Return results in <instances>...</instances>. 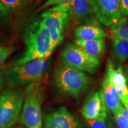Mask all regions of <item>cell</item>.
I'll return each instance as SVG.
<instances>
[{
	"mask_svg": "<svg viewBox=\"0 0 128 128\" xmlns=\"http://www.w3.org/2000/svg\"><path fill=\"white\" fill-rule=\"evenodd\" d=\"M24 41L26 50L23 56L13 65H22L32 60L50 58L55 49L49 30L42 22L40 17L33 21L26 30Z\"/></svg>",
	"mask_w": 128,
	"mask_h": 128,
	"instance_id": "6da1fadb",
	"label": "cell"
},
{
	"mask_svg": "<svg viewBox=\"0 0 128 128\" xmlns=\"http://www.w3.org/2000/svg\"><path fill=\"white\" fill-rule=\"evenodd\" d=\"M50 58L32 60L22 65H12L6 69L2 73L4 82L12 88H18L41 81L49 68Z\"/></svg>",
	"mask_w": 128,
	"mask_h": 128,
	"instance_id": "7a4b0ae2",
	"label": "cell"
},
{
	"mask_svg": "<svg viewBox=\"0 0 128 128\" xmlns=\"http://www.w3.org/2000/svg\"><path fill=\"white\" fill-rule=\"evenodd\" d=\"M24 92V99L19 122L26 128H42V106L44 93L41 81L26 86Z\"/></svg>",
	"mask_w": 128,
	"mask_h": 128,
	"instance_id": "3957f363",
	"label": "cell"
},
{
	"mask_svg": "<svg viewBox=\"0 0 128 128\" xmlns=\"http://www.w3.org/2000/svg\"><path fill=\"white\" fill-rule=\"evenodd\" d=\"M54 81L56 87L62 93L78 98L87 91L92 78L85 72L62 64L56 69Z\"/></svg>",
	"mask_w": 128,
	"mask_h": 128,
	"instance_id": "277c9868",
	"label": "cell"
},
{
	"mask_svg": "<svg viewBox=\"0 0 128 128\" xmlns=\"http://www.w3.org/2000/svg\"><path fill=\"white\" fill-rule=\"evenodd\" d=\"M41 20L49 30L55 49L63 41L70 20V2L54 6L41 14Z\"/></svg>",
	"mask_w": 128,
	"mask_h": 128,
	"instance_id": "5b68a950",
	"label": "cell"
},
{
	"mask_svg": "<svg viewBox=\"0 0 128 128\" xmlns=\"http://www.w3.org/2000/svg\"><path fill=\"white\" fill-rule=\"evenodd\" d=\"M24 92L18 88H10L0 94V128H12L19 120Z\"/></svg>",
	"mask_w": 128,
	"mask_h": 128,
	"instance_id": "8992f818",
	"label": "cell"
},
{
	"mask_svg": "<svg viewBox=\"0 0 128 128\" xmlns=\"http://www.w3.org/2000/svg\"><path fill=\"white\" fill-rule=\"evenodd\" d=\"M100 60L89 56L75 44H67L61 54L62 64L80 71L94 73L100 65Z\"/></svg>",
	"mask_w": 128,
	"mask_h": 128,
	"instance_id": "52a82bcc",
	"label": "cell"
},
{
	"mask_svg": "<svg viewBox=\"0 0 128 128\" xmlns=\"http://www.w3.org/2000/svg\"><path fill=\"white\" fill-rule=\"evenodd\" d=\"M121 0H92L94 15L103 25L111 27L122 17Z\"/></svg>",
	"mask_w": 128,
	"mask_h": 128,
	"instance_id": "ba28073f",
	"label": "cell"
},
{
	"mask_svg": "<svg viewBox=\"0 0 128 128\" xmlns=\"http://www.w3.org/2000/svg\"><path fill=\"white\" fill-rule=\"evenodd\" d=\"M81 114L86 120L106 121L108 108L102 90L92 92L88 96L82 106Z\"/></svg>",
	"mask_w": 128,
	"mask_h": 128,
	"instance_id": "9c48e42d",
	"label": "cell"
},
{
	"mask_svg": "<svg viewBox=\"0 0 128 128\" xmlns=\"http://www.w3.org/2000/svg\"><path fill=\"white\" fill-rule=\"evenodd\" d=\"M44 128H84L79 120L67 109L60 107L46 115Z\"/></svg>",
	"mask_w": 128,
	"mask_h": 128,
	"instance_id": "30bf717a",
	"label": "cell"
},
{
	"mask_svg": "<svg viewBox=\"0 0 128 128\" xmlns=\"http://www.w3.org/2000/svg\"><path fill=\"white\" fill-rule=\"evenodd\" d=\"M70 14L76 24L92 23L94 13L92 0H72L70 2Z\"/></svg>",
	"mask_w": 128,
	"mask_h": 128,
	"instance_id": "8fae6325",
	"label": "cell"
},
{
	"mask_svg": "<svg viewBox=\"0 0 128 128\" xmlns=\"http://www.w3.org/2000/svg\"><path fill=\"white\" fill-rule=\"evenodd\" d=\"M106 73L108 74L112 84L116 89L122 103L124 107L128 108V87L122 68L118 66L115 68L113 62L108 60L107 64Z\"/></svg>",
	"mask_w": 128,
	"mask_h": 128,
	"instance_id": "7c38bea8",
	"label": "cell"
},
{
	"mask_svg": "<svg viewBox=\"0 0 128 128\" xmlns=\"http://www.w3.org/2000/svg\"><path fill=\"white\" fill-rule=\"evenodd\" d=\"M102 91L108 110H110L113 115L120 112L122 108L121 100L108 73L104 80Z\"/></svg>",
	"mask_w": 128,
	"mask_h": 128,
	"instance_id": "4fadbf2b",
	"label": "cell"
},
{
	"mask_svg": "<svg viewBox=\"0 0 128 128\" xmlns=\"http://www.w3.org/2000/svg\"><path fill=\"white\" fill-rule=\"evenodd\" d=\"M75 39L81 40L104 39L107 37L103 28L97 24L89 23L80 26L74 30Z\"/></svg>",
	"mask_w": 128,
	"mask_h": 128,
	"instance_id": "5bb4252c",
	"label": "cell"
},
{
	"mask_svg": "<svg viewBox=\"0 0 128 128\" xmlns=\"http://www.w3.org/2000/svg\"><path fill=\"white\" fill-rule=\"evenodd\" d=\"M75 44L81 48L90 56L100 59L106 50L104 39H97L92 40H81L75 39Z\"/></svg>",
	"mask_w": 128,
	"mask_h": 128,
	"instance_id": "9a60e30c",
	"label": "cell"
},
{
	"mask_svg": "<svg viewBox=\"0 0 128 128\" xmlns=\"http://www.w3.org/2000/svg\"><path fill=\"white\" fill-rule=\"evenodd\" d=\"M12 21L11 12L0 2V46L6 39Z\"/></svg>",
	"mask_w": 128,
	"mask_h": 128,
	"instance_id": "2e32d148",
	"label": "cell"
},
{
	"mask_svg": "<svg viewBox=\"0 0 128 128\" xmlns=\"http://www.w3.org/2000/svg\"><path fill=\"white\" fill-rule=\"evenodd\" d=\"M110 36L112 40H128V17H122L112 26Z\"/></svg>",
	"mask_w": 128,
	"mask_h": 128,
	"instance_id": "e0dca14e",
	"label": "cell"
},
{
	"mask_svg": "<svg viewBox=\"0 0 128 128\" xmlns=\"http://www.w3.org/2000/svg\"><path fill=\"white\" fill-rule=\"evenodd\" d=\"M113 40V48L114 55L120 62L128 60V40L114 39Z\"/></svg>",
	"mask_w": 128,
	"mask_h": 128,
	"instance_id": "ac0fdd59",
	"label": "cell"
},
{
	"mask_svg": "<svg viewBox=\"0 0 128 128\" xmlns=\"http://www.w3.org/2000/svg\"><path fill=\"white\" fill-rule=\"evenodd\" d=\"M30 0H0V2L11 12L20 10L27 5Z\"/></svg>",
	"mask_w": 128,
	"mask_h": 128,
	"instance_id": "d6986e66",
	"label": "cell"
},
{
	"mask_svg": "<svg viewBox=\"0 0 128 128\" xmlns=\"http://www.w3.org/2000/svg\"><path fill=\"white\" fill-rule=\"evenodd\" d=\"M14 49L12 47L0 46V68L3 66L8 58L14 51Z\"/></svg>",
	"mask_w": 128,
	"mask_h": 128,
	"instance_id": "ffe728a7",
	"label": "cell"
},
{
	"mask_svg": "<svg viewBox=\"0 0 128 128\" xmlns=\"http://www.w3.org/2000/svg\"><path fill=\"white\" fill-rule=\"evenodd\" d=\"M72 0H47L39 8L38 11H41L47 8H49L52 6H56L58 5L65 4V3L70 2Z\"/></svg>",
	"mask_w": 128,
	"mask_h": 128,
	"instance_id": "44dd1931",
	"label": "cell"
},
{
	"mask_svg": "<svg viewBox=\"0 0 128 128\" xmlns=\"http://www.w3.org/2000/svg\"><path fill=\"white\" fill-rule=\"evenodd\" d=\"M114 116L119 128H128V120L125 117L121 114L120 112H118Z\"/></svg>",
	"mask_w": 128,
	"mask_h": 128,
	"instance_id": "7402d4cb",
	"label": "cell"
},
{
	"mask_svg": "<svg viewBox=\"0 0 128 128\" xmlns=\"http://www.w3.org/2000/svg\"><path fill=\"white\" fill-rule=\"evenodd\" d=\"M86 120L90 128H108L106 121L86 119Z\"/></svg>",
	"mask_w": 128,
	"mask_h": 128,
	"instance_id": "603a6c76",
	"label": "cell"
},
{
	"mask_svg": "<svg viewBox=\"0 0 128 128\" xmlns=\"http://www.w3.org/2000/svg\"><path fill=\"white\" fill-rule=\"evenodd\" d=\"M120 12L122 15L128 16V0H121Z\"/></svg>",
	"mask_w": 128,
	"mask_h": 128,
	"instance_id": "cb8c5ba5",
	"label": "cell"
},
{
	"mask_svg": "<svg viewBox=\"0 0 128 128\" xmlns=\"http://www.w3.org/2000/svg\"><path fill=\"white\" fill-rule=\"evenodd\" d=\"M107 127L108 128H119L114 124L112 117H108L107 119Z\"/></svg>",
	"mask_w": 128,
	"mask_h": 128,
	"instance_id": "d4e9b609",
	"label": "cell"
},
{
	"mask_svg": "<svg viewBox=\"0 0 128 128\" xmlns=\"http://www.w3.org/2000/svg\"><path fill=\"white\" fill-rule=\"evenodd\" d=\"M120 112L121 114H122L123 116L125 117L126 119L128 120V108H126L125 107L122 106V108Z\"/></svg>",
	"mask_w": 128,
	"mask_h": 128,
	"instance_id": "484cf974",
	"label": "cell"
},
{
	"mask_svg": "<svg viewBox=\"0 0 128 128\" xmlns=\"http://www.w3.org/2000/svg\"><path fill=\"white\" fill-rule=\"evenodd\" d=\"M4 79H3V76H2V72H1V71H0V94L1 93V91H2V87H3V86H4Z\"/></svg>",
	"mask_w": 128,
	"mask_h": 128,
	"instance_id": "4316f807",
	"label": "cell"
},
{
	"mask_svg": "<svg viewBox=\"0 0 128 128\" xmlns=\"http://www.w3.org/2000/svg\"><path fill=\"white\" fill-rule=\"evenodd\" d=\"M124 76H125L126 81H127L128 84V65H126L124 68Z\"/></svg>",
	"mask_w": 128,
	"mask_h": 128,
	"instance_id": "83f0119b",
	"label": "cell"
},
{
	"mask_svg": "<svg viewBox=\"0 0 128 128\" xmlns=\"http://www.w3.org/2000/svg\"><path fill=\"white\" fill-rule=\"evenodd\" d=\"M15 128H24L23 126H16Z\"/></svg>",
	"mask_w": 128,
	"mask_h": 128,
	"instance_id": "f1b7e54d",
	"label": "cell"
}]
</instances>
